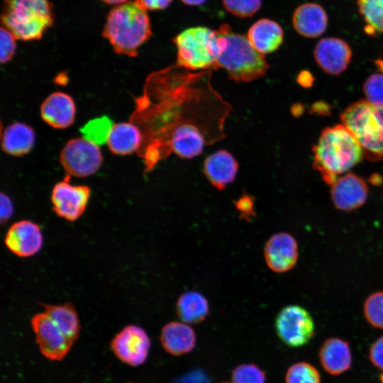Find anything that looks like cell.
Instances as JSON below:
<instances>
[{
  "mask_svg": "<svg viewBox=\"0 0 383 383\" xmlns=\"http://www.w3.org/2000/svg\"><path fill=\"white\" fill-rule=\"evenodd\" d=\"M363 312L371 326L383 329V291L372 293L365 299Z\"/></svg>",
  "mask_w": 383,
  "mask_h": 383,
  "instance_id": "obj_30",
  "label": "cell"
},
{
  "mask_svg": "<svg viewBox=\"0 0 383 383\" xmlns=\"http://www.w3.org/2000/svg\"><path fill=\"white\" fill-rule=\"evenodd\" d=\"M210 79L209 71L191 73L177 65L147 77L130 118L143 133L138 154L145 172L170 155L169 143L177 137L201 132L211 144L225 137L223 123L231 108L213 89Z\"/></svg>",
  "mask_w": 383,
  "mask_h": 383,
  "instance_id": "obj_1",
  "label": "cell"
},
{
  "mask_svg": "<svg viewBox=\"0 0 383 383\" xmlns=\"http://www.w3.org/2000/svg\"><path fill=\"white\" fill-rule=\"evenodd\" d=\"M233 383H265L266 375L263 370L254 364H242L232 372Z\"/></svg>",
  "mask_w": 383,
  "mask_h": 383,
  "instance_id": "obj_31",
  "label": "cell"
},
{
  "mask_svg": "<svg viewBox=\"0 0 383 383\" xmlns=\"http://www.w3.org/2000/svg\"><path fill=\"white\" fill-rule=\"evenodd\" d=\"M160 340L169 354L179 356L192 351L196 345V334L185 323L172 321L162 328Z\"/></svg>",
  "mask_w": 383,
  "mask_h": 383,
  "instance_id": "obj_21",
  "label": "cell"
},
{
  "mask_svg": "<svg viewBox=\"0 0 383 383\" xmlns=\"http://www.w3.org/2000/svg\"><path fill=\"white\" fill-rule=\"evenodd\" d=\"M177 383H209V382L202 372L194 371L182 377Z\"/></svg>",
  "mask_w": 383,
  "mask_h": 383,
  "instance_id": "obj_39",
  "label": "cell"
},
{
  "mask_svg": "<svg viewBox=\"0 0 383 383\" xmlns=\"http://www.w3.org/2000/svg\"><path fill=\"white\" fill-rule=\"evenodd\" d=\"M274 327L279 338L292 348L307 344L315 334L311 315L299 305L291 304L282 309L276 316Z\"/></svg>",
  "mask_w": 383,
  "mask_h": 383,
  "instance_id": "obj_8",
  "label": "cell"
},
{
  "mask_svg": "<svg viewBox=\"0 0 383 383\" xmlns=\"http://www.w3.org/2000/svg\"><path fill=\"white\" fill-rule=\"evenodd\" d=\"M264 256L267 265L273 272L283 273L291 270L299 257L298 244L289 233L280 232L266 242Z\"/></svg>",
  "mask_w": 383,
  "mask_h": 383,
  "instance_id": "obj_14",
  "label": "cell"
},
{
  "mask_svg": "<svg viewBox=\"0 0 383 383\" xmlns=\"http://www.w3.org/2000/svg\"><path fill=\"white\" fill-rule=\"evenodd\" d=\"M60 162L67 174L84 177L96 172L103 162L98 145L84 138H72L61 150Z\"/></svg>",
  "mask_w": 383,
  "mask_h": 383,
  "instance_id": "obj_9",
  "label": "cell"
},
{
  "mask_svg": "<svg viewBox=\"0 0 383 383\" xmlns=\"http://www.w3.org/2000/svg\"><path fill=\"white\" fill-rule=\"evenodd\" d=\"M331 199L334 206L343 211H350L362 206L368 196V187L361 177L346 173L331 185Z\"/></svg>",
  "mask_w": 383,
  "mask_h": 383,
  "instance_id": "obj_13",
  "label": "cell"
},
{
  "mask_svg": "<svg viewBox=\"0 0 383 383\" xmlns=\"http://www.w3.org/2000/svg\"><path fill=\"white\" fill-rule=\"evenodd\" d=\"M0 205H1V223L3 224L10 219L13 213V206L12 201L9 196L1 192L0 195Z\"/></svg>",
  "mask_w": 383,
  "mask_h": 383,
  "instance_id": "obj_37",
  "label": "cell"
},
{
  "mask_svg": "<svg viewBox=\"0 0 383 383\" xmlns=\"http://www.w3.org/2000/svg\"><path fill=\"white\" fill-rule=\"evenodd\" d=\"M110 346L119 360L128 365L136 367L146 361L150 348V340L143 328L128 325L114 335Z\"/></svg>",
  "mask_w": 383,
  "mask_h": 383,
  "instance_id": "obj_12",
  "label": "cell"
},
{
  "mask_svg": "<svg viewBox=\"0 0 383 383\" xmlns=\"http://www.w3.org/2000/svg\"><path fill=\"white\" fill-rule=\"evenodd\" d=\"M49 0H4L1 20L16 39L40 40L54 23Z\"/></svg>",
  "mask_w": 383,
  "mask_h": 383,
  "instance_id": "obj_5",
  "label": "cell"
},
{
  "mask_svg": "<svg viewBox=\"0 0 383 383\" xmlns=\"http://www.w3.org/2000/svg\"><path fill=\"white\" fill-rule=\"evenodd\" d=\"M35 142L33 128L23 123L15 122L9 125L1 135V148L6 153L13 156L28 154Z\"/></svg>",
  "mask_w": 383,
  "mask_h": 383,
  "instance_id": "obj_24",
  "label": "cell"
},
{
  "mask_svg": "<svg viewBox=\"0 0 383 383\" xmlns=\"http://www.w3.org/2000/svg\"><path fill=\"white\" fill-rule=\"evenodd\" d=\"M292 24L299 35L306 38H316L325 32L328 26V16L321 5L304 3L294 10Z\"/></svg>",
  "mask_w": 383,
  "mask_h": 383,
  "instance_id": "obj_19",
  "label": "cell"
},
{
  "mask_svg": "<svg viewBox=\"0 0 383 383\" xmlns=\"http://www.w3.org/2000/svg\"><path fill=\"white\" fill-rule=\"evenodd\" d=\"M247 38L252 47L264 55L273 52L279 48L283 43L284 33L277 22L262 18L251 26Z\"/></svg>",
  "mask_w": 383,
  "mask_h": 383,
  "instance_id": "obj_22",
  "label": "cell"
},
{
  "mask_svg": "<svg viewBox=\"0 0 383 383\" xmlns=\"http://www.w3.org/2000/svg\"><path fill=\"white\" fill-rule=\"evenodd\" d=\"M184 4L190 6H198L203 4L206 0H181Z\"/></svg>",
  "mask_w": 383,
  "mask_h": 383,
  "instance_id": "obj_41",
  "label": "cell"
},
{
  "mask_svg": "<svg viewBox=\"0 0 383 383\" xmlns=\"http://www.w3.org/2000/svg\"><path fill=\"white\" fill-rule=\"evenodd\" d=\"M152 35L149 16L136 0L115 6L109 12L102 36L115 52L136 57L138 49Z\"/></svg>",
  "mask_w": 383,
  "mask_h": 383,
  "instance_id": "obj_3",
  "label": "cell"
},
{
  "mask_svg": "<svg viewBox=\"0 0 383 383\" xmlns=\"http://www.w3.org/2000/svg\"><path fill=\"white\" fill-rule=\"evenodd\" d=\"M40 305L67 338L74 343L78 339L81 330L80 321L74 306L71 303L57 305L40 304Z\"/></svg>",
  "mask_w": 383,
  "mask_h": 383,
  "instance_id": "obj_25",
  "label": "cell"
},
{
  "mask_svg": "<svg viewBox=\"0 0 383 383\" xmlns=\"http://www.w3.org/2000/svg\"><path fill=\"white\" fill-rule=\"evenodd\" d=\"M113 125L109 117L101 116L89 121L80 131L83 138L99 145L107 141Z\"/></svg>",
  "mask_w": 383,
  "mask_h": 383,
  "instance_id": "obj_28",
  "label": "cell"
},
{
  "mask_svg": "<svg viewBox=\"0 0 383 383\" xmlns=\"http://www.w3.org/2000/svg\"><path fill=\"white\" fill-rule=\"evenodd\" d=\"M143 141V135L140 128L129 121L113 124L106 143L112 153L126 155L138 151Z\"/></svg>",
  "mask_w": 383,
  "mask_h": 383,
  "instance_id": "obj_23",
  "label": "cell"
},
{
  "mask_svg": "<svg viewBox=\"0 0 383 383\" xmlns=\"http://www.w3.org/2000/svg\"><path fill=\"white\" fill-rule=\"evenodd\" d=\"M307 73V72H300L298 76V82L302 86L307 87L311 84V74L306 75Z\"/></svg>",
  "mask_w": 383,
  "mask_h": 383,
  "instance_id": "obj_40",
  "label": "cell"
},
{
  "mask_svg": "<svg viewBox=\"0 0 383 383\" xmlns=\"http://www.w3.org/2000/svg\"><path fill=\"white\" fill-rule=\"evenodd\" d=\"M340 121L355 137L368 160H383V106L357 101L342 112Z\"/></svg>",
  "mask_w": 383,
  "mask_h": 383,
  "instance_id": "obj_6",
  "label": "cell"
},
{
  "mask_svg": "<svg viewBox=\"0 0 383 383\" xmlns=\"http://www.w3.org/2000/svg\"><path fill=\"white\" fill-rule=\"evenodd\" d=\"M286 383H321V375L317 369L306 362L291 365L285 374Z\"/></svg>",
  "mask_w": 383,
  "mask_h": 383,
  "instance_id": "obj_29",
  "label": "cell"
},
{
  "mask_svg": "<svg viewBox=\"0 0 383 383\" xmlns=\"http://www.w3.org/2000/svg\"><path fill=\"white\" fill-rule=\"evenodd\" d=\"M358 11L370 35L383 33V0H356Z\"/></svg>",
  "mask_w": 383,
  "mask_h": 383,
  "instance_id": "obj_27",
  "label": "cell"
},
{
  "mask_svg": "<svg viewBox=\"0 0 383 383\" xmlns=\"http://www.w3.org/2000/svg\"><path fill=\"white\" fill-rule=\"evenodd\" d=\"M369 359L374 367L383 370V336L377 338L370 346Z\"/></svg>",
  "mask_w": 383,
  "mask_h": 383,
  "instance_id": "obj_36",
  "label": "cell"
},
{
  "mask_svg": "<svg viewBox=\"0 0 383 383\" xmlns=\"http://www.w3.org/2000/svg\"><path fill=\"white\" fill-rule=\"evenodd\" d=\"M380 379H381L382 383H383V373L380 376Z\"/></svg>",
  "mask_w": 383,
  "mask_h": 383,
  "instance_id": "obj_43",
  "label": "cell"
},
{
  "mask_svg": "<svg viewBox=\"0 0 383 383\" xmlns=\"http://www.w3.org/2000/svg\"><path fill=\"white\" fill-rule=\"evenodd\" d=\"M101 1L108 4H112V5H120L123 3H126L128 1V0H101Z\"/></svg>",
  "mask_w": 383,
  "mask_h": 383,
  "instance_id": "obj_42",
  "label": "cell"
},
{
  "mask_svg": "<svg viewBox=\"0 0 383 383\" xmlns=\"http://www.w3.org/2000/svg\"><path fill=\"white\" fill-rule=\"evenodd\" d=\"M363 91L369 102L383 106V74L370 75L363 84Z\"/></svg>",
  "mask_w": 383,
  "mask_h": 383,
  "instance_id": "obj_33",
  "label": "cell"
},
{
  "mask_svg": "<svg viewBox=\"0 0 383 383\" xmlns=\"http://www.w3.org/2000/svg\"><path fill=\"white\" fill-rule=\"evenodd\" d=\"M176 312L185 323H198L209 315V305L206 297L198 292L183 293L177 301Z\"/></svg>",
  "mask_w": 383,
  "mask_h": 383,
  "instance_id": "obj_26",
  "label": "cell"
},
{
  "mask_svg": "<svg viewBox=\"0 0 383 383\" xmlns=\"http://www.w3.org/2000/svg\"><path fill=\"white\" fill-rule=\"evenodd\" d=\"M30 326L41 354L52 361L63 360L70 352L73 343L44 311L34 314Z\"/></svg>",
  "mask_w": 383,
  "mask_h": 383,
  "instance_id": "obj_10",
  "label": "cell"
},
{
  "mask_svg": "<svg viewBox=\"0 0 383 383\" xmlns=\"http://www.w3.org/2000/svg\"><path fill=\"white\" fill-rule=\"evenodd\" d=\"M234 204L240 218L251 221L255 217V201L253 196L244 193L236 201H234Z\"/></svg>",
  "mask_w": 383,
  "mask_h": 383,
  "instance_id": "obj_35",
  "label": "cell"
},
{
  "mask_svg": "<svg viewBox=\"0 0 383 383\" xmlns=\"http://www.w3.org/2000/svg\"><path fill=\"white\" fill-rule=\"evenodd\" d=\"M225 9L231 13L241 17H250L261 7L262 0H223Z\"/></svg>",
  "mask_w": 383,
  "mask_h": 383,
  "instance_id": "obj_32",
  "label": "cell"
},
{
  "mask_svg": "<svg viewBox=\"0 0 383 383\" xmlns=\"http://www.w3.org/2000/svg\"><path fill=\"white\" fill-rule=\"evenodd\" d=\"M43 242L40 226L28 220H21L13 223L5 237L7 248L13 254L22 257H30L39 252Z\"/></svg>",
  "mask_w": 383,
  "mask_h": 383,
  "instance_id": "obj_16",
  "label": "cell"
},
{
  "mask_svg": "<svg viewBox=\"0 0 383 383\" xmlns=\"http://www.w3.org/2000/svg\"><path fill=\"white\" fill-rule=\"evenodd\" d=\"M313 152V167L329 185L365 157L355 137L343 124L324 128Z\"/></svg>",
  "mask_w": 383,
  "mask_h": 383,
  "instance_id": "obj_2",
  "label": "cell"
},
{
  "mask_svg": "<svg viewBox=\"0 0 383 383\" xmlns=\"http://www.w3.org/2000/svg\"><path fill=\"white\" fill-rule=\"evenodd\" d=\"M216 31L220 48L217 65L226 71L231 79L249 82L265 75L270 65L247 36L233 32L227 24L221 25Z\"/></svg>",
  "mask_w": 383,
  "mask_h": 383,
  "instance_id": "obj_4",
  "label": "cell"
},
{
  "mask_svg": "<svg viewBox=\"0 0 383 383\" xmlns=\"http://www.w3.org/2000/svg\"><path fill=\"white\" fill-rule=\"evenodd\" d=\"M16 38L7 28L1 26L0 29V62L5 64L13 57L16 50Z\"/></svg>",
  "mask_w": 383,
  "mask_h": 383,
  "instance_id": "obj_34",
  "label": "cell"
},
{
  "mask_svg": "<svg viewBox=\"0 0 383 383\" xmlns=\"http://www.w3.org/2000/svg\"><path fill=\"white\" fill-rule=\"evenodd\" d=\"M177 48V65L187 71L218 70L219 41L216 30L207 27H192L173 39Z\"/></svg>",
  "mask_w": 383,
  "mask_h": 383,
  "instance_id": "obj_7",
  "label": "cell"
},
{
  "mask_svg": "<svg viewBox=\"0 0 383 383\" xmlns=\"http://www.w3.org/2000/svg\"><path fill=\"white\" fill-rule=\"evenodd\" d=\"M238 168V161L229 152L219 150L205 159L203 172L213 187L223 190L234 181Z\"/></svg>",
  "mask_w": 383,
  "mask_h": 383,
  "instance_id": "obj_18",
  "label": "cell"
},
{
  "mask_svg": "<svg viewBox=\"0 0 383 383\" xmlns=\"http://www.w3.org/2000/svg\"><path fill=\"white\" fill-rule=\"evenodd\" d=\"M145 10H162L169 6L172 0H136Z\"/></svg>",
  "mask_w": 383,
  "mask_h": 383,
  "instance_id": "obj_38",
  "label": "cell"
},
{
  "mask_svg": "<svg viewBox=\"0 0 383 383\" xmlns=\"http://www.w3.org/2000/svg\"><path fill=\"white\" fill-rule=\"evenodd\" d=\"M91 189L86 185H73L70 175L55 184L51 193L52 210L69 221L77 220L86 210Z\"/></svg>",
  "mask_w": 383,
  "mask_h": 383,
  "instance_id": "obj_11",
  "label": "cell"
},
{
  "mask_svg": "<svg viewBox=\"0 0 383 383\" xmlns=\"http://www.w3.org/2000/svg\"><path fill=\"white\" fill-rule=\"evenodd\" d=\"M76 106L73 99L62 91L50 94L40 106V116L50 126L63 129L74 121Z\"/></svg>",
  "mask_w": 383,
  "mask_h": 383,
  "instance_id": "obj_17",
  "label": "cell"
},
{
  "mask_svg": "<svg viewBox=\"0 0 383 383\" xmlns=\"http://www.w3.org/2000/svg\"><path fill=\"white\" fill-rule=\"evenodd\" d=\"M318 357L325 371L333 376L348 370L352 363L349 343L338 338H329L321 345Z\"/></svg>",
  "mask_w": 383,
  "mask_h": 383,
  "instance_id": "obj_20",
  "label": "cell"
},
{
  "mask_svg": "<svg viewBox=\"0 0 383 383\" xmlns=\"http://www.w3.org/2000/svg\"><path fill=\"white\" fill-rule=\"evenodd\" d=\"M313 56L316 63L325 72L337 75L348 67L352 50L349 45L340 38H324L315 46Z\"/></svg>",
  "mask_w": 383,
  "mask_h": 383,
  "instance_id": "obj_15",
  "label": "cell"
}]
</instances>
